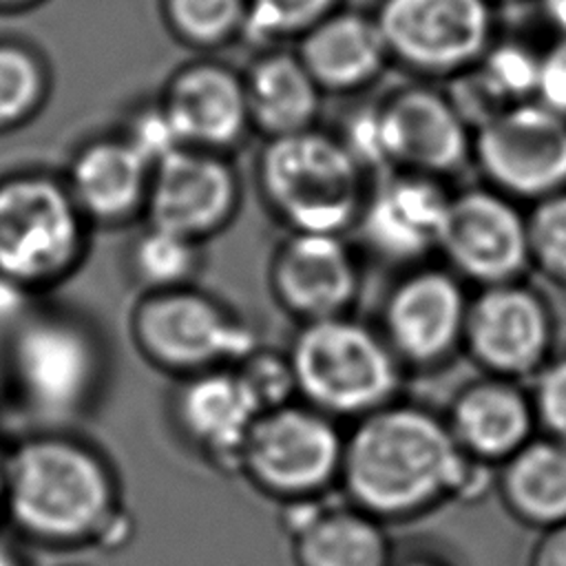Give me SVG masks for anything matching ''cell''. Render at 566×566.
<instances>
[{
    "instance_id": "6da1fadb",
    "label": "cell",
    "mask_w": 566,
    "mask_h": 566,
    "mask_svg": "<svg viewBox=\"0 0 566 566\" xmlns=\"http://www.w3.org/2000/svg\"><path fill=\"white\" fill-rule=\"evenodd\" d=\"M122 511L113 464L73 429H29L7 444L0 520L20 542L49 551L97 546Z\"/></svg>"
},
{
    "instance_id": "7a4b0ae2",
    "label": "cell",
    "mask_w": 566,
    "mask_h": 566,
    "mask_svg": "<svg viewBox=\"0 0 566 566\" xmlns=\"http://www.w3.org/2000/svg\"><path fill=\"white\" fill-rule=\"evenodd\" d=\"M480 460L467 455L444 418L394 400L363 418L345 436L340 475L367 511L396 515L473 489Z\"/></svg>"
},
{
    "instance_id": "3957f363",
    "label": "cell",
    "mask_w": 566,
    "mask_h": 566,
    "mask_svg": "<svg viewBox=\"0 0 566 566\" xmlns=\"http://www.w3.org/2000/svg\"><path fill=\"white\" fill-rule=\"evenodd\" d=\"M108 354L75 310L35 303L7 334V398L31 429H73L104 394Z\"/></svg>"
},
{
    "instance_id": "277c9868",
    "label": "cell",
    "mask_w": 566,
    "mask_h": 566,
    "mask_svg": "<svg viewBox=\"0 0 566 566\" xmlns=\"http://www.w3.org/2000/svg\"><path fill=\"white\" fill-rule=\"evenodd\" d=\"M254 181L265 210L287 232L347 234L369 192L367 172L338 135L316 126L265 139Z\"/></svg>"
},
{
    "instance_id": "5b68a950",
    "label": "cell",
    "mask_w": 566,
    "mask_h": 566,
    "mask_svg": "<svg viewBox=\"0 0 566 566\" xmlns=\"http://www.w3.org/2000/svg\"><path fill=\"white\" fill-rule=\"evenodd\" d=\"M285 352L296 396L334 420H358L400 398L405 367L380 329L352 314L301 323Z\"/></svg>"
},
{
    "instance_id": "8992f818",
    "label": "cell",
    "mask_w": 566,
    "mask_h": 566,
    "mask_svg": "<svg viewBox=\"0 0 566 566\" xmlns=\"http://www.w3.org/2000/svg\"><path fill=\"white\" fill-rule=\"evenodd\" d=\"M91 223L64 177L40 170L0 179V274L31 292L69 279L86 256Z\"/></svg>"
},
{
    "instance_id": "52a82bcc",
    "label": "cell",
    "mask_w": 566,
    "mask_h": 566,
    "mask_svg": "<svg viewBox=\"0 0 566 566\" xmlns=\"http://www.w3.org/2000/svg\"><path fill=\"white\" fill-rule=\"evenodd\" d=\"M139 356L172 378L234 367L256 345V329L197 283L142 292L128 318Z\"/></svg>"
},
{
    "instance_id": "ba28073f",
    "label": "cell",
    "mask_w": 566,
    "mask_h": 566,
    "mask_svg": "<svg viewBox=\"0 0 566 566\" xmlns=\"http://www.w3.org/2000/svg\"><path fill=\"white\" fill-rule=\"evenodd\" d=\"M376 24L389 60L420 80H453L493 42L486 0H382Z\"/></svg>"
},
{
    "instance_id": "9c48e42d",
    "label": "cell",
    "mask_w": 566,
    "mask_h": 566,
    "mask_svg": "<svg viewBox=\"0 0 566 566\" xmlns=\"http://www.w3.org/2000/svg\"><path fill=\"white\" fill-rule=\"evenodd\" d=\"M482 184L515 201H539L566 186V117L537 99L493 113L473 128Z\"/></svg>"
},
{
    "instance_id": "30bf717a",
    "label": "cell",
    "mask_w": 566,
    "mask_h": 566,
    "mask_svg": "<svg viewBox=\"0 0 566 566\" xmlns=\"http://www.w3.org/2000/svg\"><path fill=\"white\" fill-rule=\"evenodd\" d=\"M444 263L405 268L387 290L378 329L405 371H431L447 365L464 338L471 294Z\"/></svg>"
},
{
    "instance_id": "8fae6325",
    "label": "cell",
    "mask_w": 566,
    "mask_h": 566,
    "mask_svg": "<svg viewBox=\"0 0 566 566\" xmlns=\"http://www.w3.org/2000/svg\"><path fill=\"white\" fill-rule=\"evenodd\" d=\"M345 436L334 418L292 400L254 420L239 467L281 495H310L340 473Z\"/></svg>"
},
{
    "instance_id": "7c38bea8",
    "label": "cell",
    "mask_w": 566,
    "mask_h": 566,
    "mask_svg": "<svg viewBox=\"0 0 566 566\" xmlns=\"http://www.w3.org/2000/svg\"><path fill=\"white\" fill-rule=\"evenodd\" d=\"M387 172L405 170L447 181L473 159V126L449 91L424 80L376 99Z\"/></svg>"
},
{
    "instance_id": "4fadbf2b",
    "label": "cell",
    "mask_w": 566,
    "mask_h": 566,
    "mask_svg": "<svg viewBox=\"0 0 566 566\" xmlns=\"http://www.w3.org/2000/svg\"><path fill=\"white\" fill-rule=\"evenodd\" d=\"M438 256L475 287L520 281L531 265L528 217L486 184L453 190Z\"/></svg>"
},
{
    "instance_id": "5bb4252c",
    "label": "cell",
    "mask_w": 566,
    "mask_h": 566,
    "mask_svg": "<svg viewBox=\"0 0 566 566\" xmlns=\"http://www.w3.org/2000/svg\"><path fill=\"white\" fill-rule=\"evenodd\" d=\"M268 287L298 325L345 316L363 290L360 259L345 234L285 232L268 259Z\"/></svg>"
},
{
    "instance_id": "9a60e30c",
    "label": "cell",
    "mask_w": 566,
    "mask_h": 566,
    "mask_svg": "<svg viewBox=\"0 0 566 566\" xmlns=\"http://www.w3.org/2000/svg\"><path fill=\"white\" fill-rule=\"evenodd\" d=\"M447 181L391 170L369 186L354 232L360 245L378 261L413 268L438 254L449 212Z\"/></svg>"
},
{
    "instance_id": "2e32d148",
    "label": "cell",
    "mask_w": 566,
    "mask_h": 566,
    "mask_svg": "<svg viewBox=\"0 0 566 566\" xmlns=\"http://www.w3.org/2000/svg\"><path fill=\"white\" fill-rule=\"evenodd\" d=\"M241 201L228 155L181 146L153 168L144 219L203 243L234 221Z\"/></svg>"
},
{
    "instance_id": "e0dca14e",
    "label": "cell",
    "mask_w": 566,
    "mask_h": 566,
    "mask_svg": "<svg viewBox=\"0 0 566 566\" xmlns=\"http://www.w3.org/2000/svg\"><path fill=\"white\" fill-rule=\"evenodd\" d=\"M551 316L535 290L520 281L478 287L469 298L462 352L489 376L522 380L546 365Z\"/></svg>"
},
{
    "instance_id": "ac0fdd59",
    "label": "cell",
    "mask_w": 566,
    "mask_h": 566,
    "mask_svg": "<svg viewBox=\"0 0 566 566\" xmlns=\"http://www.w3.org/2000/svg\"><path fill=\"white\" fill-rule=\"evenodd\" d=\"M181 146L228 155L252 133L243 71L214 57L179 64L157 95Z\"/></svg>"
},
{
    "instance_id": "d6986e66",
    "label": "cell",
    "mask_w": 566,
    "mask_h": 566,
    "mask_svg": "<svg viewBox=\"0 0 566 566\" xmlns=\"http://www.w3.org/2000/svg\"><path fill=\"white\" fill-rule=\"evenodd\" d=\"M175 380L170 416L179 433L214 462L239 467L261 407L237 369L219 367Z\"/></svg>"
},
{
    "instance_id": "ffe728a7",
    "label": "cell",
    "mask_w": 566,
    "mask_h": 566,
    "mask_svg": "<svg viewBox=\"0 0 566 566\" xmlns=\"http://www.w3.org/2000/svg\"><path fill=\"white\" fill-rule=\"evenodd\" d=\"M153 166L119 133L84 142L71 157L66 188L91 226H124L144 217Z\"/></svg>"
},
{
    "instance_id": "44dd1931",
    "label": "cell",
    "mask_w": 566,
    "mask_h": 566,
    "mask_svg": "<svg viewBox=\"0 0 566 566\" xmlns=\"http://www.w3.org/2000/svg\"><path fill=\"white\" fill-rule=\"evenodd\" d=\"M444 420L460 449L486 462L509 460L531 440L535 411L517 380L480 374L453 394Z\"/></svg>"
},
{
    "instance_id": "7402d4cb",
    "label": "cell",
    "mask_w": 566,
    "mask_h": 566,
    "mask_svg": "<svg viewBox=\"0 0 566 566\" xmlns=\"http://www.w3.org/2000/svg\"><path fill=\"white\" fill-rule=\"evenodd\" d=\"M296 53L325 95H356L391 62L376 20L354 11L323 18L298 38Z\"/></svg>"
},
{
    "instance_id": "603a6c76",
    "label": "cell",
    "mask_w": 566,
    "mask_h": 566,
    "mask_svg": "<svg viewBox=\"0 0 566 566\" xmlns=\"http://www.w3.org/2000/svg\"><path fill=\"white\" fill-rule=\"evenodd\" d=\"M252 130L263 139L314 128L323 91L296 51L270 46L243 71Z\"/></svg>"
},
{
    "instance_id": "cb8c5ba5",
    "label": "cell",
    "mask_w": 566,
    "mask_h": 566,
    "mask_svg": "<svg viewBox=\"0 0 566 566\" xmlns=\"http://www.w3.org/2000/svg\"><path fill=\"white\" fill-rule=\"evenodd\" d=\"M539 55L535 51L522 42H491L469 71L453 77L460 88L449 95L475 128L497 111L535 99Z\"/></svg>"
},
{
    "instance_id": "d4e9b609",
    "label": "cell",
    "mask_w": 566,
    "mask_h": 566,
    "mask_svg": "<svg viewBox=\"0 0 566 566\" xmlns=\"http://www.w3.org/2000/svg\"><path fill=\"white\" fill-rule=\"evenodd\" d=\"M504 493L528 522H566V442L528 440L506 460Z\"/></svg>"
},
{
    "instance_id": "484cf974",
    "label": "cell",
    "mask_w": 566,
    "mask_h": 566,
    "mask_svg": "<svg viewBox=\"0 0 566 566\" xmlns=\"http://www.w3.org/2000/svg\"><path fill=\"white\" fill-rule=\"evenodd\" d=\"M303 566H385L387 544L380 528L356 511L321 509L296 533Z\"/></svg>"
},
{
    "instance_id": "4316f807",
    "label": "cell",
    "mask_w": 566,
    "mask_h": 566,
    "mask_svg": "<svg viewBox=\"0 0 566 566\" xmlns=\"http://www.w3.org/2000/svg\"><path fill=\"white\" fill-rule=\"evenodd\" d=\"M203 243L168 228L148 223L130 241L128 270L142 292L172 290L197 283Z\"/></svg>"
},
{
    "instance_id": "83f0119b",
    "label": "cell",
    "mask_w": 566,
    "mask_h": 566,
    "mask_svg": "<svg viewBox=\"0 0 566 566\" xmlns=\"http://www.w3.org/2000/svg\"><path fill=\"white\" fill-rule=\"evenodd\" d=\"M44 60L27 44L0 40V133H11L33 119L49 95Z\"/></svg>"
},
{
    "instance_id": "f1b7e54d",
    "label": "cell",
    "mask_w": 566,
    "mask_h": 566,
    "mask_svg": "<svg viewBox=\"0 0 566 566\" xmlns=\"http://www.w3.org/2000/svg\"><path fill=\"white\" fill-rule=\"evenodd\" d=\"M248 0H164L175 38L192 49L212 51L243 33Z\"/></svg>"
},
{
    "instance_id": "f546056e",
    "label": "cell",
    "mask_w": 566,
    "mask_h": 566,
    "mask_svg": "<svg viewBox=\"0 0 566 566\" xmlns=\"http://www.w3.org/2000/svg\"><path fill=\"white\" fill-rule=\"evenodd\" d=\"M336 0H248L243 35L259 44L301 38L332 13Z\"/></svg>"
},
{
    "instance_id": "4dcf8cb0",
    "label": "cell",
    "mask_w": 566,
    "mask_h": 566,
    "mask_svg": "<svg viewBox=\"0 0 566 566\" xmlns=\"http://www.w3.org/2000/svg\"><path fill=\"white\" fill-rule=\"evenodd\" d=\"M526 217L531 265L566 287V190L535 201Z\"/></svg>"
},
{
    "instance_id": "1f68e13d",
    "label": "cell",
    "mask_w": 566,
    "mask_h": 566,
    "mask_svg": "<svg viewBox=\"0 0 566 566\" xmlns=\"http://www.w3.org/2000/svg\"><path fill=\"white\" fill-rule=\"evenodd\" d=\"M234 369L254 396L261 413L296 398L294 371L285 349H270L261 343L243 360H239Z\"/></svg>"
},
{
    "instance_id": "d6a6232c",
    "label": "cell",
    "mask_w": 566,
    "mask_h": 566,
    "mask_svg": "<svg viewBox=\"0 0 566 566\" xmlns=\"http://www.w3.org/2000/svg\"><path fill=\"white\" fill-rule=\"evenodd\" d=\"M119 133L135 146V150L153 168L161 159H166L170 153L181 148V142H179L166 111L161 108L159 99L144 102V104L135 106L126 115Z\"/></svg>"
},
{
    "instance_id": "836d02e7",
    "label": "cell",
    "mask_w": 566,
    "mask_h": 566,
    "mask_svg": "<svg viewBox=\"0 0 566 566\" xmlns=\"http://www.w3.org/2000/svg\"><path fill=\"white\" fill-rule=\"evenodd\" d=\"M531 402L535 420H539L555 440L566 442V358L546 363L535 374Z\"/></svg>"
},
{
    "instance_id": "e575fe53",
    "label": "cell",
    "mask_w": 566,
    "mask_h": 566,
    "mask_svg": "<svg viewBox=\"0 0 566 566\" xmlns=\"http://www.w3.org/2000/svg\"><path fill=\"white\" fill-rule=\"evenodd\" d=\"M535 99L553 113L566 117V35L539 55Z\"/></svg>"
},
{
    "instance_id": "d590c367",
    "label": "cell",
    "mask_w": 566,
    "mask_h": 566,
    "mask_svg": "<svg viewBox=\"0 0 566 566\" xmlns=\"http://www.w3.org/2000/svg\"><path fill=\"white\" fill-rule=\"evenodd\" d=\"M38 303V294L0 274V332L9 329Z\"/></svg>"
},
{
    "instance_id": "8d00e7d4",
    "label": "cell",
    "mask_w": 566,
    "mask_h": 566,
    "mask_svg": "<svg viewBox=\"0 0 566 566\" xmlns=\"http://www.w3.org/2000/svg\"><path fill=\"white\" fill-rule=\"evenodd\" d=\"M533 566H566V522L548 528L537 544Z\"/></svg>"
},
{
    "instance_id": "74e56055",
    "label": "cell",
    "mask_w": 566,
    "mask_h": 566,
    "mask_svg": "<svg viewBox=\"0 0 566 566\" xmlns=\"http://www.w3.org/2000/svg\"><path fill=\"white\" fill-rule=\"evenodd\" d=\"M0 566H29L20 546L0 533Z\"/></svg>"
},
{
    "instance_id": "f35d334b",
    "label": "cell",
    "mask_w": 566,
    "mask_h": 566,
    "mask_svg": "<svg viewBox=\"0 0 566 566\" xmlns=\"http://www.w3.org/2000/svg\"><path fill=\"white\" fill-rule=\"evenodd\" d=\"M542 7H544V15L548 18V22L564 38L566 35V0H542Z\"/></svg>"
},
{
    "instance_id": "ab89813d",
    "label": "cell",
    "mask_w": 566,
    "mask_h": 566,
    "mask_svg": "<svg viewBox=\"0 0 566 566\" xmlns=\"http://www.w3.org/2000/svg\"><path fill=\"white\" fill-rule=\"evenodd\" d=\"M7 398V334L0 332V402Z\"/></svg>"
},
{
    "instance_id": "60d3db41",
    "label": "cell",
    "mask_w": 566,
    "mask_h": 566,
    "mask_svg": "<svg viewBox=\"0 0 566 566\" xmlns=\"http://www.w3.org/2000/svg\"><path fill=\"white\" fill-rule=\"evenodd\" d=\"M4 473H7V444L0 442V517H2V497H4Z\"/></svg>"
},
{
    "instance_id": "b9f144b4",
    "label": "cell",
    "mask_w": 566,
    "mask_h": 566,
    "mask_svg": "<svg viewBox=\"0 0 566 566\" xmlns=\"http://www.w3.org/2000/svg\"><path fill=\"white\" fill-rule=\"evenodd\" d=\"M31 0H0V9H11V7H22Z\"/></svg>"
},
{
    "instance_id": "7bdbcfd3",
    "label": "cell",
    "mask_w": 566,
    "mask_h": 566,
    "mask_svg": "<svg viewBox=\"0 0 566 566\" xmlns=\"http://www.w3.org/2000/svg\"><path fill=\"white\" fill-rule=\"evenodd\" d=\"M400 566H436V564H431V562H424V559H411V562H405V564H400Z\"/></svg>"
}]
</instances>
